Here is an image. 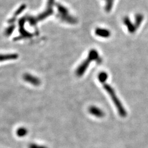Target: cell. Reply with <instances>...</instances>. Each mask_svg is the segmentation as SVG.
I'll return each instance as SVG.
<instances>
[{"label":"cell","mask_w":148,"mask_h":148,"mask_svg":"<svg viewBox=\"0 0 148 148\" xmlns=\"http://www.w3.org/2000/svg\"><path fill=\"white\" fill-rule=\"evenodd\" d=\"M92 61H95L99 64L101 63V62H102V60L99 56L98 52L95 49H92L90 51L87 58L84 61H83L77 67L75 71L76 75L78 77L82 76L85 74L86 71L90 65V63Z\"/></svg>","instance_id":"1"},{"label":"cell","mask_w":148,"mask_h":148,"mask_svg":"<svg viewBox=\"0 0 148 148\" xmlns=\"http://www.w3.org/2000/svg\"><path fill=\"white\" fill-rule=\"evenodd\" d=\"M102 84L103 85L104 88L108 92L109 95L110 96L112 101L114 102L115 106H116L119 114L122 117H125L127 116V112L125 110L124 106L122 104L121 101L119 100V98L117 97L115 90L113 89V88L111 87V86L106 83V82L102 83Z\"/></svg>","instance_id":"2"},{"label":"cell","mask_w":148,"mask_h":148,"mask_svg":"<svg viewBox=\"0 0 148 148\" xmlns=\"http://www.w3.org/2000/svg\"><path fill=\"white\" fill-rule=\"evenodd\" d=\"M23 79L27 82L35 86H38L41 84V81L38 77L30 74H24L23 75Z\"/></svg>","instance_id":"3"},{"label":"cell","mask_w":148,"mask_h":148,"mask_svg":"<svg viewBox=\"0 0 148 148\" xmlns=\"http://www.w3.org/2000/svg\"><path fill=\"white\" fill-rule=\"evenodd\" d=\"M88 111L92 115L98 118H102L105 116L104 112L95 106H90L88 108Z\"/></svg>","instance_id":"4"},{"label":"cell","mask_w":148,"mask_h":148,"mask_svg":"<svg viewBox=\"0 0 148 148\" xmlns=\"http://www.w3.org/2000/svg\"><path fill=\"white\" fill-rule=\"evenodd\" d=\"M19 57L18 54L12 53L6 54H0V62L8 60H16Z\"/></svg>","instance_id":"5"},{"label":"cell","mask_w":148,"mask_h":148,"mask_svg":"<svg viewBox=\"0 0 148 148\" xmlns=\"http://www.w3.org/2000/svg\"><path fill=\"white\" fill-rule=\"evenodd\" d=\"M95 34L100 37H104V38H108L111 35L110 32L108 29H101V28H97L95 31Z\"/></svg>","instance_id":"6"},{"label":"cell","mask_w":148,"mask_h":148,"mask_svg":"<svg viewBox=\"0 0 148 148\" xmlns=\"http://www.w3.org/2000/svg\"><path fill=\"white\" fill-rule=\"evenodd\" d=\"M16 135L19 137H23L27 135L28 131L25 127H20L16 131Z\"/></svg>","instance_id":"7"},{"label":"cell","mask_w":148,"mask_h":148,"mask_svg":"<svg viewBox=\"0 0 148 148\" xmlns=\"http://www.w3.org/2000/svg\"><path fill=\"white\" fill-rule=\"evenodd\" d=\"M108 75L105 71L101 72L98 75V79L99 82L101 84L103 82H106V81L108 79Z\"/></svg>","instance_id":"8"},{"label":"cell","mask_w":148,"mask_h":148,"mask_svg":"<svg viewBox=\"0 0 148 148\" xmlns=\"http://www.w3.org/2000/svg\"><path fill=\"white\" fill-rule=\"evenodd\" d=\"M29 148H47L46 147L38 145L36 144H30L29 146Z\"/></svg>","instance_id":"9"}]
</instances>
